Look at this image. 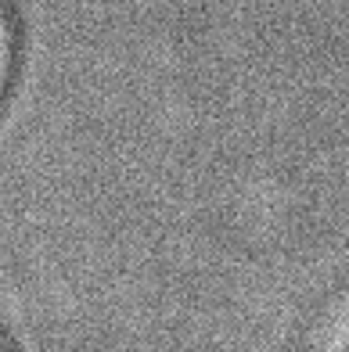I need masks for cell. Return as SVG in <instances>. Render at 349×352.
Listing matches in <instances>:
<instances>
[{
	"label": "cell",
	"instance_id": "cell-1",
	"mask_svg": "<svg viewBox=\"0 0 349 352\" xmlns=\"http://www.w3.org/2000/svg\"><path fill=\"white\" fill-rule=\"evenodd\" d=\"M346 352H349V342H346Z\"/></svg>",
	"mask_w": 349,
	"mask_h": 352
}]
</instances>
